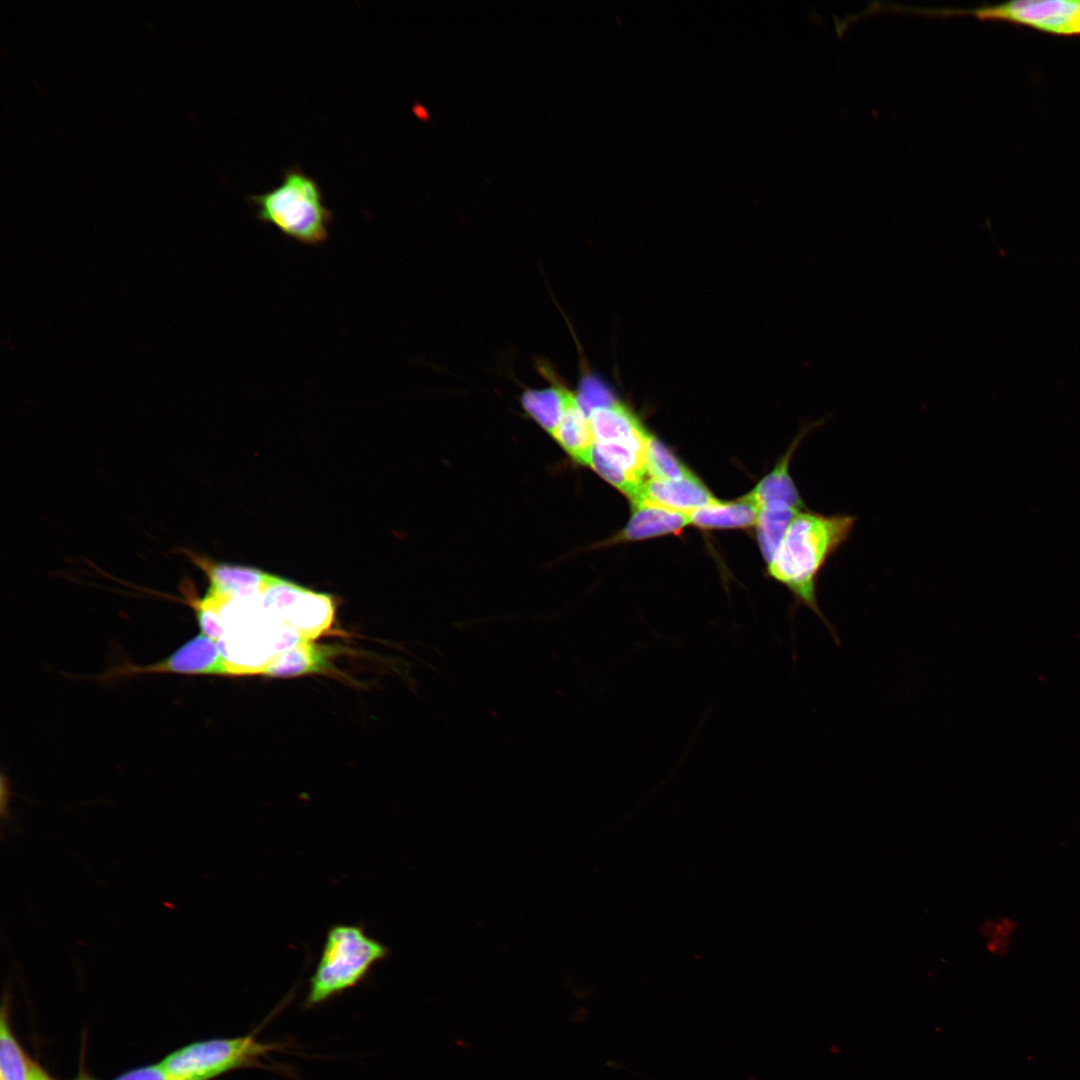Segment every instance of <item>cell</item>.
Wrapping results in <instances>:
<instances>
[{"label":"cell","instance_id":"1","mask_svg":"<svg viewBox=\"0 0 1080 1080\" xmlns=\"http://www.w3.org/2000/svg\"><path fill=\"white\" fill-rule=\"evenodd\" d=\"M855 523L856 517L850 514L801 511L787 528L767 569L793 595L795 607L806 606L824 622L836 643V630L818 604V578L829 558L849 539Z\"/></svg>","mask_w":1080,"mask_h":1080},{"label":"cell","instance_id":"2","mask_svg":"<svg viewBox=\"0 0 1080 1080\" xmlns=\"http://www.w3.org/2000/svg\"><path fill=\"white\" fill-rule=\"evenodd\" d=\"M248 201L259 221L273 225L287 238L315 247L329 239L332 212L316 180L298 167L286 169L278 186L249 195Z\"/></svg>","mask_w":1080,"mask_h":1080},{"label":"cell","instance_id":"3","mask_svg":"<svg viewBox=\"0 0 1080 1080\" xmlns=\"http://www.w3.org/2000/svg\"><path fill=\"white\" fill-rule=\"evenodd\" d=\"M390 949L360 924L329 927L305 998V1007L321 1005L361 984Z\"/></svg>","mask_w":1080,"mask_h":1080},{"label":"cell","instance_id":"4","mask_svg":"<svg viewBox=\"0 0 1080 1080\" xmlns=\"http://www.w3.org/2000/svg\"><path fill=\"white\" fill-rule=\"evenodd\" d=\"M281 1044L262 1042L256 1032L190 1043L169 1054L161 1064L175 1080H212L242 1068H266L263 1059Z\"/></svg>","mask_w":1080,"mask_h":1080},{"label":"cell","instance_id":"5","mask_svg":"<svg viewBox=\"0 0 1080 1080\" xmlns=\"http://www.w3.org/2000/svg\"><path fill=\"white\" fill-rule=\"evenodd\" d=\"M909 13L927 17L973 16L1027 27L1054 36L1080 35V0H1014L971 9L915 8Z\"/></svg>","mask_w":1080,"mask_h":1080},{"label":"cell","instance_id":"6","mask_svg":"<svg viewBox=\"0 0 1080 1080\" xmlns=\"http://www.w3.org/2000/svg\"><path fill=\"white\" fill-rule=\"evenodd\" d=\"M261 606L275 621L312 640L330 628L335 615L333 598L295 583L276 579L262 592Z\"/></svg>","mask_w":1080,"mask_h":1080},{"label":"cell","instance_id":"7","mask_svg":"<svg viewBox=\"0 0 1080 1080\" xmlns=\"http://www.w3.org/2000/svg\"><path fill=\"white\" fill-rule=\"evenodd\" d=\"M121 675L175 673L185 675H229L216 641L204 634L188 640L164 659L147 665H125Z\"/></svg>","mask_w":1080,"mask_h":1080},{"label":"cell","instance_id":"8","mask_svg":"<svg viewBox=\"0 0 1080 1080\" xmlns=\"http://www.w3.org/2000/svg\"><path fill=\"white\" fill-rule=\"evenodd\" d=\"M594 443L646 449L652 436L637 416L614 395L602 404L585 409Z\"/></svg>","mask_w":1080,"mask_h":1080},{"label":"cell","instance_id":"9","mask_svg":"<svg viewBox=\"0 0 1080 1080\" xmlns=\"http://www.w3.org/2000/svg\"><path fill=\"white\" fill-rule=\"evenodd\" d=\"M640 501L690 514L719 499L692 473L676 480L647 478Z\"/></svg>","mask_w":1080,"mask_h":1080},{"label":"cell","instance_id":"10","mask_svg":"<svg viewBox=\"0 0 1080 1080\" xmlns=\"http://www.w3.org/2000/svg\"><path fill=\"white\" fill-rule=\"evenodd\" d=\"M210 581L207 593L218 597L252 598L262 592L277 576L257 568L217 563L201 557L194 558Z\"/></svg>","mask_w":1080,"mask_h":1080},{"label":"cell","instance_id":"11","mask_svg":"<svg viewBox=\"0 0 1080 1080\" xmlns=\"http://www.w3.org/2000/svg\"><path fill=\"white\" fill-rule=\"evenodd\" d=\"M688 525H691L689 514L640 501L632 503V513L627 524L606 544L638 541L678 533Z\"/></svg>","mask_w":1080,"mask_h":1080},{"label":"cell","instance_id":"12","mask_svg":"<svg viewBox=\"0 0 1080 1080\" xmlns=\"http://www.w3.org/2000/svg\"><path fill=\"white\" fill-rule=\"evenodd\" d=\"M577 464L589 466L594 449V437L587 412L576 390L571 389L563 414L550 435Z\"/></svg>","mask_w":1080,"mask_h":1080},{"label":"cell","instance_id":"13","mask_svg":"<svg viewBox=\"0 0 1080 1080\" xmlns=\"http://www.w3.org/2000/svg\"><path fill=\"white\" fill-rule=\"evenodd\" d=\"M814 426L815 423L801 431L775 467L748 493L759 509L766 506L790 507L800 511L806 509L790 475L789 464L801 439Z\"/></svg>","mask_w":1080,"mask_h":1080},{"label":"cell","instance_id":"14","mask_svg":"<svg viewBox=\"0 0 1080 1080\" xmlns=\"http://www.w3.org/2000/svg\"><path fill=\"white\" fill-rule=\"evenodd\" d=\"M759 507L749 494L731 502L718 501L689 514L691 525L702 529H742L755 526Z\"/></svg>","mask_w":1080,"mask_h":1080},{"label":"cell","instance_id":"15","mask_svg":"<svg viewBox=\"0 0 1080 1080\" xmlns=\"http://www.w3.org/2000/svg\"><path fill=\"white\" fill-rule=\"evenodd\" d=\"M328 667L327 650L304 640L273 657L262 671L269 677H294L320 672Z\"/></svg>","mask_w":1080,"mask_h":1080},{"label":"cell","instance_id":"16","mask_svg":"<svg viewBox=\"0 0 1080 1080\" xmlns=\"http://www.w3.org/2000/svg\"><path fill=\"white\" fill-rule=\"evenodd\" d=\"M39 1066L33 1064L14 1037L3 1006L0 1023V1080H34Z\"/></svg>","mask_w":1080,"mask_h":1080},{"label":"cell","instance_id":"17","mask_svg":"<svg viewBox=\"0 0 1080 1080\" xmlns=\"http://www.w3.org/2000/svg\"><path fill=\"white\" fill-rule=\"evenodd\" d=\"M800 512L794 508L781 506H766L759 509L755 526L759 547L767 565L774 557L790 523Z\"/></svg>","mask_w":1080,"mask_h":1080},{"label":"cell","instance_id":"18","mask_svg":"<svg viewBox=\"0 0 1080 1080\" xmlns=\"http://www.w3.org/2000/svg\"><path fill=\"white\" fill-rule=\"evenodd\" d=\"M648 478L676 480L692 472L657 438L651 436L646 449Z\"/></svg>","mask_w":1080,"mask_h":1080},{"label":"cell","instance_id":"19","mask_svg":"<svg viewBox=\"0 0 1080 1080\" xmlns=\"http://www.w3.org/2000/svg\"><path fill=\"white\" fill-rule=\"evenodd\" d=\"M114 1080H175L159 1063L130 1070Z\"/></svg>","mask_w":1080,"mask_h":1080},{"label":"cell","instance_id":"20","mask_svg":"<svg viewBox=\"0 0 1080 1080\" xmlns=\"http://www.w3.org/2000/svg\"><path fill=\"white\" fill-rule=\"evenodd\" d=\"M34 1080H52L40 1067H38Z\"/></svg>","mask_w":1080,"mask_h":1080},{"label":"cell","instance_id":"21","mask_svg":"<svg viewBox=\"0 0 1080 1080\" xmlns=\"http://www.w3.org/2000/svg\"><path fill=\"white\" fill-rule=\"evenodd\" d=\"M77 1080H92V1079H89V1078H80V1079H77Z\"/></svg>","mask_w":1080,"mask_h":1080}]
</instances>
